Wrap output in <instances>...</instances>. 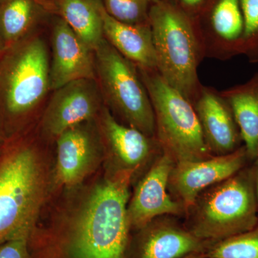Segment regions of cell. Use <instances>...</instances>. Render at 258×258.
Instances as JSON below:
<instances>
[{"label": "cell", "instance_id": "cell-17", "mask_svg": "<svg viewBox=\"0 0 258 258\" xmlns=\"http://www.w3.org/2000/svg\"><path fill=\"white\" fill-rule=\"evenodd\" d=\"M240 131L249 160L258 157V74L247 82L220 92Z\"/></svg>", "mask_w": 258, "mask_h": 258}, {"label": "cell", "instance_id": "cell-9", "mask_svg": "<svg viewBox=\"0 0 258 258\" xmlns=\"http://www.w3.org/2000/svg\"><path fill=\"white\" fill-rule=\"evenodd\" d=\"M103 106L96 79L67 83L51 93L42 117V129L57 139L66 131L92 120Z\"/></svg>", "mask_w": 258, "mask_h": 258}, {"label": "cell", "instance_id": "cell-20", "mask_svg": "<svg viewBox=\"0 0 258 258\" xmlns=\"http://www.w3.org/2000/svg\"><path fill=\"white\" fill-rule=\"evenodd\" d=\"M211 23L225 51L236 55L244 28L240 0H219L212 12Z\"/></svg>", "mask_w": 258, "mask_h": 258}, {"label": "cell", "instance_id": "cell-12", "mask_svg": "<svg viewBox=\"0 0 258 258\" xmlns=\"http://www.w3.org/2000/svg\"><path fill=\"white\" fill-rule=\"evenodd\" d=\"M193 105L211 154L225 155L240 147V131L230 106L220 93L203 86Z\"/></svg>", "mask_w": 258, "mask_h": 258}, {"label": "cell", "instance_id": "cell-6", "mask_svg": "<svg viewBox=\"0 0 258 258\" xmlns=\"http://www.w3.org/2000/svg\"><path fill=\"white\" fill-rule=\"evenodd\" d=\"M138 69L152 102L155 138L162 152L175 163L211 157L193 103L157 70Z\"/></svg>", "mask_w": 258, "mask_h": 258}, {"label": "cell", "instance_id": "cell-21", "mask_svg": "<svg viewBox=\"0 0 258 258\" xmlns=\"http://www.w3.org/2000/svg\"><path fill=\"white\" fill-rule=\"evenodd\" d=\"M209 258H258V225L252 230L212 243Z\"/></svg>", "mask_w": 258, "mask_h": 258}, {"label": "cell", "instance_id": "cell-3", "mask_svg": "<svg viewBox=\"0 0 258 258\" xmlns=\"http://www.w3.org/2000/svg\"><path fill=\"white\" fill-rule=\"evenodd\" d=\"M149 23L158 73L194 103L203 87L198 69L203 53V39L184 12L162 0L151 7Z\"/></svg>", "mask_w": 258, "mask_h": 258}, {"label": "cell", "instance_id": "cell-26", "mask_svg": "<svg viewBox=\"0 0 258 258\" xmlns=\"http://www.w3.org/2000/svg\"><path fill=\"white\" fill-rule=\"evenodd\" d=\"M181 3L187 7H195L200 5L203 0H180Z\"/></svg>", "mask_w": 258, "mask_h": 258}, {"label": "cell", "instance_id": "cell-15", "mask_svg": "<svg viewBox=\"0 0 258 258\" xmlns=\"http://www.w3.org/2000/svg\"><path fill=\"white\" fill-rule=\"evenodd\" d=\"M103 35L115 50L140 69L157 70V62L149 23H121L101 8Z\"/></svg>", "mask_w": 258, "mask_h": 258}, {"label": "cell", "instance_id": "cell-4", "mask_svg": "<svg viewBox=\"0 0 258 258\" xmlns=\"http://www.w3.org/2000/svg\"><path fill=\"white\" fill-rule=\"evenodd\" d=\"M43 181L35 148L15 142L0 154V244L34 231Z\"/></svg>", "mask_w": 258, "mask_h": 258}, {"label": "cell", "instance_id": "cell-13", "mask_svg": "<svg viewBox=\"0 0 258 258\" xmlns=\"http://www.w3.org/2000/svg\"><path fill=\"white\" fill-rule=\"evenodd\" d=\"M142 229L135 258H182L205 253L212 244L170 220H153Z\"/></svg>", "mask_w": 258, "mask_h": 258}, {"label": "cell", "instance_id": "cell-7", "mask_svg": "<svg viewBox=\"0 0 258 258\" xmlns=\"http://www.w3.org/2000/svg\"><path fill=\"white\" fill-rule=\"evenodd\" d=\"M95 71L104 106L127 125L155 138L154 110L138 68L105 37L95 50Z\"/></svg>", "mask_w": 258, "mask_h": 258}, {"label": "cell", "instance_id": "cell-5", "mask_svg": "<svg viewBox=\"0 0 258 258\" xmlns=\"http://www.w3.org/2000/svg\"><path fill=\"white\" fill-rule=\"evenodd\" d=\"M190 231L207 242H218L258 225L254 169L243 168L235 175L205 190L191 207Z\"/></svg>", "mask_w": 258, "mask_h": 258}, {"label": "cell", "instance_id": "cell-28", "mask_svg": "<svg viewBox=\"0 0 258 258\" xmlns=\"http://www.w3.org/2000/svg\"><path fill=\"white\" fill-rule=\"evenodd\" d=\"M6 49L7 47L6 45H5L4 40H3V37H2L1 35H0V54L3 53Z\"/></svg>", "mask_w": 258, "mask_h": 258}, {"label": "cell", "instance_id": "cell-2", "mask_svg": "<svg viewBox=\"0 0 258 258\" xmlns=\"http://www.w3.org/2000/svg\"><path fill=\"white\" fill-rule=\"evenodd\" d=\"M0 134L11 132L46 104L51 90L50 52L35 32L0 54Z\"/></svg>", "mask_w": 258, "mask_h": 258}, {"label": "cell", "instance_id": "cell-25", "mask_svg": "<svg viewBox=\"0 0 258 258\" xmlns=\"http://www.w3.org/2000/svg\"><path fill=\"white\" fill-rule=\"evenodd\" d=\"M255 164L253 166L254 176V187H255L256 197L258 205V157L255 159Z\"/></svg>", "mask_w": 258, "mask_h": 258}, {"label": "cell", "instance_id": "cell-27", "mask_svg": "<svg viewBox=\"0 0 258 258\" xmlns=\"http://www.w3.org/2000/svg\"><path fill=\"white\" fill-rule=\"evenodd\" d=\"M182 258H209L205 253H195L185 256Z\"/></svg>", "mask_w": 258, "mask_h": 258}, {"label": "cell", "instance_id": "cell-18", "mask_svg": "<svg viewBox=\"0 0 258 258\" xmlns=\"http://www.w3.org/2000/svg\"><path fill=\"white\" fill-rule=\"evenodd\" d=\"M42 0H0V35L7 48L34 33L46 13Z\"/></svg>", "mask_w": 258, "mask_h": 258}, {"label": "cell", "instance_id": "cell-16", "mask_svg": "<svg viewBox=\"0 0 258 258\" xmlns=\"http://www.w3.org/2000/svg\"><path fill=\"white\" fill-rule=\"evenodd\" d=\"M88 122L66 131L57 138V177L66 186L81 181L93 160L96 142Z\"/></svg>", "mask_w": 258, "mask_h": 258}, {"label": "cell", "instance_id": "cell-22", "mask_svg": "<svg viewBox=\"0 0 258 258\" xmlns=\"http://www.w3.org/2000/svg\"><path fill=\"white\" fill-rule=\"evenodd\" d=\"M158 0H102L103 8L112 18L131 25L149 23L151 7Z\"/></svg>", "mask_w": 258, "mask_h": 258}, {"label": "cell", "instance_id": "cell-10", "mask_svg": "<svg viewBox=\"0 0 258 258\" xmlns=\"http://www.w3.org/2000/svg\"><path fill=\"white\" fill-rule=\"evenodd\" d=\"M175 164L170 156L162 152L141 180L128 205L130 227L142 229L158 217L182 213L181 204L168 192Z\"/></svg>", "mask_w": 258, "mask_h": 258}, {"label": "cell", "instance_id": "cell-1", "mask_svg": "<svg viewBox=\"0 0 258 258\" xmlns=\"http://www.w3.org/2000/svg\"><path fill=\"white\" fill-rule=\"evenodd\" d=\"M132 173L120 171L97 186L79 220L59 241L52 258H125Z\"/></svg>", "mask_w": 258, "mask_h": 258}, {"label": "cell", "instance_id": "cell-19", "mask_svg": "<svg viewBox=\"0 0 258 258\" xmlns=\"http://www.w3.org/2000/svg\"><path fill=\"white\" fill-rule=\"evenodd\" d=\"M60 18L95 51L104 39L102 0H55Z\"/></svg>", "mask_w": 258, "mask_h": 258}, {"label": "cell", "instance_id": "cell-24", "mask_svg": "<svg viewBox=\"0 0 258 258\" xmlns=\"http://www.w3.org/2000/svg\"><path fill=\"white\" fill-rule=\"evenodd\" d=\"M29 238L13 239L0 244V258H32Z\"/></svg>", "mask_w": 258, "mask_h": 258}, {"label": "cell", "instance_id": "cell-11", "mask_svg": "<svg viewBox=\"0 0 258 258\" xmlns=\"http://www.w3.org/2000/svg\"><path fill=\"white\" fill-rule=\"evenodd\" d=\"M50 80L52 91L80 79H96L95 51L61 18L56 19L51 35Z\"/></svg>", "mask_w": 258, "mask_h": 258}, {"label": "cell", "instance_id": "cell-23", "mask_svg": "<svg viewBox=\"0 0 258 258\" xmlns=\"http://www.w3.org/2000/svg\"><path fill=\"white\" fill-rule=\"evenodd\" d=\"M244 28L237 53L245 54L258 62V0H240Z\"/></svg>", "mask_w": 258, "mask_h": 258}, {"label": "cell", "instance_id": "cell-8", "mask_svg": "<svg viewBox=\"0 0 258 258\" xmlns=\"http://www.w3.org/2000/svg\"><path fill=\"white\" fill-rule=\"evenodd\" d=\"M248 160L244 146L225 155L176 163L169 189L183 208L189 210L205 190L235 175Z\"/></svg>", "mask_w": 258, "mask_h": 258}, {"label": "cell", "instance_id": "cell-29", "mask_svg": "<svg viewBox=\"0 0 258 258\" xmlns=\"http://www.w3.org/2000/svg\"><path fill=\"white\" fill-rule=\"evenodd\" d=\"M45 1H47V0H45Z\"/></svg>", "mask_w": 258, "mask_h": 258}, {"label": "cell", "instance_id": "cell-14", "mask_svg": "<svg viewBox=\"0 0 258 258\" xmlns=\"http://www.w3.org/2000/svg\"><path fill=\"white\" fill-rule=\"evenodd\" d=\"M98 117L102 137L123 170L134 171L150 157L154 138L120 123L106 106H103Z\"/></svg>", "mask_w": 258, "mask_h": 258}]
</instances>
